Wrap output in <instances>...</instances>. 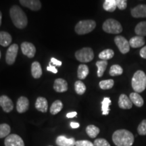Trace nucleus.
I'll list each match as a JSON object with an SVG mask.
<instances>
[{"mask_svg":"<svg viewBox=\"0 0 146 146\" xmlns=\"http://www.w3.org/2000/svg\"><path fill=\"white\" fill-rule=\"evenodd\" d=\"M118 106L124 110L131 109L133 107V103L127 96L125 94H121L118 100Z\"/></svg>","mask_w":146,"mask_h":146,"instance_id":"obj_14","label":"nucleus"},{"mask_svg":"<svg viewBox=\"0 0 146 146\" xmlns=\"http://www.w3.org/2000/svg\"><path fill=\"white\" fill-rule=\"evenodd\" d=\"M76 115H77V113H76V112H71L68 113V114H66V117L68 118H71L73 117H75Z\"/></svg>","mask_w":146,"mask_h":146,"instance_id":"obj_42","label":"nucleus"},{"mask_svg":"<svg viewBox=\"0 0 146 146\" xmlns=\"http://www.w3.org/2000/svg\"><path fill=\"white\" fill-rule=\"evenodd\" d=\"M114 81L112 79L104 80V81H102L100 82V87L104 90H106V89H112L114 86Z\"/></svg>","mask_w":146,"mask_h":146,"instance_id":"obj_34","label":"nucleus"},{"mask_svg":"<svg viewBox=\"0 0 146 146\" xmlns=\"http://www.w3.org/2000/svg\"><path fill=\"white\" fill-rule=\"evenodd\" d=\"M129 44L133 48H137L143 46L145 44V39L141 36H135L129 40Z\"/></svg>","mask_w":146,"mask_h":146,"instance_id":"obj_19","label":"nucleus"},{"mask_svg":"<svg viewBox=\"0 0 146 146\" xmlns=\"http://www.w3.org/2000/svg\"><path fill=\"white\" fill-rule=\"evenodd\" d=\"M74 89L77 94L83 95L86 91V86L82 81H77L74 83Z\"/></svg>","mask_w":146,"mask_h":146,"instance_id":"obj_32","label":"nucleus"},{"mask_svg":"<svg viewBox=\"0 0 146 146\" xmlns=\"http://www.w3.org/2000/svg\"><path fill=\"white\" fill-rule=\"evenodd\" d=\"M12 42V36L8 33L0 31V45L3 47H7Z\"/></svg>","mask_w":146,"mask_h":146,"instance_id":"obj_21","label":"nucleus"},{"mask_svg":"<svg viewBox=\"0 0 146 146\" xmlns=\"http://www.w3.org/2000/svg\"><path fill=\"white\" fill-rule=\"evenodd\" d=\"M114 56V51L112 50H110V49H107V50L102 51V52L100 53L99 58L102 60H108L113 58V56Z\"/></svg>","mask_w":146,"mask_h":146,"instance_id":"obj_30","label":"nucleus"},{"mask_svg":"<svg viewBox=\"0 0 146 146\" xmlns=\"http://www.w3.org/2000/svg\"><path fill=\"white\" fill-rule=\"evenodd\" d=\"M63 108V104L60 100H56L52 104L50 108V113L53 115L57 114Z\"/></svg>","mask_w":146,"mask_h":146,"instance_id":"obj_27","label":"nucleus"},{"mask_svg":"<svg viewBox=\"0 0 146 146\" xmlns=\"http://www.w3.org/2000/svg\"><path fill=\"white\" fill-rule=\"evenodd\" d=\"M115 44L118 47V50L122 54H125L130 50V44L129 42L123 36H116L114 38Z\"/></svg>","mask_w":146,"mask_h":146,"instance_id":"obj_7","label":"nucleus"},{"mask_svg":"<svg viewBox=\"0 0 146 146\" xmlns=\"http://www.w3.org/2000/svg\"><path fill=\"white\" fill-rule=\"evenodd\" d=\"M131 15L134 18H146V5H138L133 8Z\"/></svg>","mask_w":146,"mask_h":146,"instance_id":"obj_17","label":"nucleus"},{"mask_svg":"<svg viewBox=\"0 0 146 146\" xmlns=\"http://www.w3.org/2000/svg\"><path fill=\"white\" fill-rule=\"evenodd\" d=\"M129 98H130L131 101L132 102L133 104H135L137 107H141L143 106L144 101L142 97L140 96L138 93L134 92L131 93L129 96Z\"/></svg>","mask_w":146,"mask_h":146,"instance_id":"obj_20","label":"nucleus"},{"mask_svg":"<svg viewBox=\"0 0 146 146\" xmlns=\"http://www.w3.org/2000/svg\"><path fill=\"white\" fill-rule=\"evenodd\" d=\"M58 146H74L76 141L74 138H67L64 135L58 136L56 141Z\"/></svg>","mask_w":146,"mask_h":146,"instance_id":"obj_15","label":"nucleus"},{"mask_svg":"<svg viewBox=\"0 0 146 146\" xmlns=\"http://www.w3.org/2000/svg\"><path fill=\"white\" fill-rule=\"evenodd\" d=\"M123 72V69L120 65L114 64L111 66L110 69L109 73L110 75L112 76H116L118 75H121Z\"/></svg>","mask_w":146,"mask_h":146,"instance_id":"obj_31","label":"nucleus"},{"mask_svg":"<svg viewBox=\"0 0 146 146\" xmlns=\"http://www.w3.org/2000/svg\"><path fill=\"white\" fill-rule=\"evenodd\" d=\"M100 129L98 127H97L96 126L91 125L87 126L86 128V133L88 135L89 137H90L91 138H96L97 136L98 135V134L100 133Z\"/></svg>","mask_w":146,"mask_h":146,"instance_id":"obj_28","label":"nucleus"},{"mask_svg":"<svg viewBox=\"0 0 146 146\" xmlns=\"http://www.w3.org/2000/svg\"><path fill=\"white\" fill-rule=\"evenodd\" d=\"M112 141L116 146H131L134 143V136L129 131L120 129L113 133Z\"/></svg>","mask_w":146,"mask_h":146,"instance_id":"obj_1","label":"nucleus"},{"mask_svg":"<svg viewBox=\"0 0 146 146\" xmlns=\"http://www.w3.org/2000/svg\"><path fill=\"white\" fill-rule=\"evenodd\" d=\"M138 133L140 135H146V119L142 120L137 128Z\"/></svg>","mask_w":146,"mask_h":146,"instance_id":"obj_35","label":"nucleus"},{"mask_svg":"<svg viewBox=\"0 0 146 146\" xmlns=\"http://www.w3.org/2000/svg\"><path fill=\"white\" fill-rule=\"evenodd\" d=\"M103 8L108 12H114L117 8L116 0H105V2L103 4Z\"/></svg>","mask_w":146,"mask_h":146,"instance_id":"obj_25","label":"nucleus"},{"mask_svg":"<svg viewBox=\"0 0 146 146\" xmlns=\"http://www.w3.org/2000/svg\"><path fill=\"white\" fill-rule=\"evenodd\" d=\"M135 32L138 36H146V21H143L137 25L135 28Z\"/></svg>","mask_w":146,"mask_h":146,"instance_id":"obj_26","label":"nucleus"},{"mask_svg":"<svg viewBox=\"0 0 146 146\" xmlns=\"http://www.w3.org/2000/svg\"><path fill=\"white\" fill-rule=\"evenodd\" d=\"M139 55L142 58L146 59V45L141 49V50L139 52Z\"/></svg>","mask_w":146,"mask_h":146,"instance_id":"obj_40","label":"nucleus"},{"mask_svg":"<svg viewBox=\"0 0 146 146\" xmlns=\"http://www.w3.org/2000/svg\"><path fill=\"white\" fill-rule=\"evenodd\" d=\"M29 108V101L26 97L21 96L18 98L16 104V110L18 112L24 113L28 110Z\"/></svg>","mask_w":146,"mask_h":146,"instance_id":"obj_13","label":"nucleus"},{"mask_svg":"<svg viewBox=\"0 0 146 146\" xmlns=\"http://www.w3.org/2000/svg\"><path fill=\"white\" fill-rule=\"evenodd\" d=\"M10 127L8 124H1L0 125V138L8 137L10 133Z\"/></svg>","mask_w":146,"mask_h":146,"instance_id":"obj_33","label":"nucleus"},{"mask_svg":"<svg viewBox=\"0 0 146 146\" xmlns=\"http://www.w3.org/2000/svg\"><path fill=\"white\" fill-rule=\"evenodd\" d=\"M96 66L98 67V72H97L98 76V77H102L103 76L105 70H106V67L108 66L107 60H100V61H98L96 62Z\"/></svg>","mask_w":146,"mask_h":146,"instance_id":"obj_23","label":"nucleus"},{"mask_svg":"<svg viewBox=\"0 0 146 146\" xmlns=\"http://www.w3.org/2000/svg\"><path fill=\"white\" fill-rule=\"evenodd\" d=\"M0 58H1V52H0Z\"/></svg>","mask_w":146,"mask_h":146,"instance_id":"obj_45","label":"nucleus"},{"mask_svg":"<svg viewBox=\"0 0 146 146\" xmlns=\"http://www.w3.org/2000/svg\"><path fill=\"white\" fill-rule=\"evenodd\" d=\"M31 74L33 77L35 78H39L42 75V69L39 62H34L31 66Z\"/></svg>","mask_w":146,"mask_h":146,"instance_id":"obj_22","label":"nucleus"},{"mask_svg":"<svg viewBox=\"0 0 146 146\" xmlns=\"http://www.w3.org/2000/svg\"><path fill=\"white\" fill-rule=\"evenodd\" d=\"M131 85L136 93H141L146 88V74L142 70L135 73L131 81Z\"/></svg>","mask_w":146,"mask_h":146,"instance_id":"obj_3","label":"nucleus"},{"mask_svg":"<svg viewBox=\"0 0 146 146\" xmlns=\"http://www.w3.org/2000/svg\"><path fill=\"white\" fill-rule=\"evenodd\" d=\"M51 62L54 64L55 66H62V62L60 61V60H58L57 59L54 58H51Z\"/></svg>","mask_w":146,"mask_h":146,"instance_id":"obj_41","label":"nucleus"},{"mask_svg":"<svg viewBox=\"0 0 146 146\" xmlns=\"http://www.w3.org/2000/svg\"><path fill=\"white\" fill-rule=\"evenodd\" d=\"M18 52V45L17 44H13L9 47L7 51L6 56H5V60L9 65L13 64L15 62L16 56H17Z\"/></svg>","mask_w":146,"mask_h":146,"instance_id":"obj_9","label":"nucleus"},{"mask_svg":"<svg viewBox=\"0 0 146 146\" xmlns=\"http://www.w3.org/2000/svg\"><path fill=\"white\" fill-rule=\"evenodd\" d=\"M5 146H25V143L21 137L16 134L9 135L4 141Z\"/></svg>","mask_w":146,"mask_h":146,"instance_id":"obj_8","label":"nucleus"},{"mask_svg":"<svg viewBox=\"0 0 146 146\" xmlns=\"http://www.w3.org/2000/svg\"><path fill=\"white\" fill-rule=\"evenodd\" d=\"M21 50L24 55L28 58H33L36 53V48L35 45L29 42H24L21 44Z\"/></svg>","mask_w":146,"mask_h":146,"instance_id":"obj_10","label":"nucleus"},{"mask_svg":"<svg viewBox=\"0 0 146 146\" xmlns=\"http://www.w3.org/2000/svg\"><path fill=\"white\" fill-rule=\"evenodd\" d=\"M54 89L57 92H65L68 90V83L63 78H57L54 81Z\"/></svg>","mask_w":146,"mask_h":146,"instance_id":"obj_16","label":"nucleus"},{"mask_svg":"<svg viewBox=\"0 0 146 146\" xmlns=\"http://www.w3.org/2000/svg\"><path fill=\"white\" fill-rule=\"evenodd\" d=\"M0 106L2 108L4 112H10L14 108V104L12 100L6 96H1L0 97Z\"/></svg>","mask_w":146,"mask_h":146,"instance_id":"obj_11","label":"nucleus"},{"mask_svg":"<svg viewBox=\"0 0 146 146\" xmlns=\"http://www.w3.org/2000/svg\"><path fill=\"white\" fill-rule=\"evenodd\" d=\"M94 146H110L105 139H97L94 141Z\"/></svg>","mask_w":146,"mask_h":146,"instance_id":"obj_36","label":"nucleus"},{"mask_svg":"<svg viewBox=\"0 0 146 146\" xmlns=\"http://www.w3.org/2000/svg\"><path fill=\"white\" fill-rule=\"evenodd\" d=\"M89 70L87 65L81 64L78 68L77 76L79 79H85L89 74Z\"/></svg>","mask_w":146,"mask_h":146,"instance_id":"obj_24","label":"nucleus"},{"mask_svg":"<svg viewBox=\"0 0 146 146\" xmlns=\"http://www.w3.org/2000/svg\"><path fill=\"white\" fill-rule=\"evenodd\" d=\"M102 29L107 33L119 34L123 31V27L119 22L116 20L110 18L103 24Z\"/></svg>","mask_w":146,"mask_h":146,"instance_id":"obj_5","label":"nucleus"},{"mask_svg":"<svg viewBox=\"0 0 146 146\" xmlns=\"http://www.w3.org/2000/svg\"><path fill=\"white\" fill-rule=\"evenodd\" d=\"M22 5L27 7L31 10L38 11L41 8L40 0H19Z\"/></svg>","mask_w":146,"mask_h":146,"instance_id":"obj_12","label":"nucleus"},{"mask_svg":"<svg viewBox=\"0 0 146 146\" xmlns=\"http://www.w3.org/2000/svg\"><path fill=\"white\" fill-rule=\"evenodd\" d=\"M47 70L48 71H50V72H53V73H57L58 72V70L56 68L55 66H52V62H50L48 66L47 67Z\"/></svg>","mask_w":146,"mask_h":146,"instance_id":"obj_39","label":"nucleus"},{"mask_svg":"<svg viewBox=\"0 0 146 146\" xmlns=\"http://www.w3.org/2000/svg\"><path fill=\"white\" fill-rule=\"evenodd\" d=\"M75 58L81 62H89L94 58V51L90 47H84L75 53Z\"/></svg>","mask_w":146,"mask_h":146,"instance_id":"obj_6","label":"nucleus"},{"mask_svg":"<svg viewBox=\"0 0 146 146\" xmlns=\"http://www.w3.org/2000/svg\"><path fill=\"white\" fill-rule=\"evenodd\" d=\"M35 108L39 112H46L48 108V103L47 100L43 97H39L36 100Z\"/></svg>","mask_w":146,"mask_h":146,"instance_id":"obj_18","label":"nucleus"},{"mask_svg":"<svg viewBox=\"0 0 146 146\" xmlns=\"http://www.w3.org/2000/svg\"><path fill=\"white\" fill-rule=\"evenodd\" d=\"M96 27V22L93 20L79 21L75 27V32L78 35H85L91 33Z\"/></svg>","mask_w":146,"mask_h":146,"instance_id":"obj_4","label":"nucleus"},{"mask_svg":"<svg viewBox=\"0 0 146 146\" xmlns=\"http://www.w3.org/2000/svg\"><path fill=\"white\" fill-rule=\"evenodd\" d=\"M75 146H94V143L87 140H81L76 141Z\"/></svg>","mask_w":146,"mask_h":146,"instance_id":"obj_38","label":"nucleus"},{"mask_svg":"<svg viewBox=\"0 0 146 146\" xmlns=\"http://www.w3.org/2000/svg\"><path fill=\"white\" fill-rule=\"evenodd\" d=\"M1 19H2V14L0 12V26H1Z\"/></svg>","mask_w":146,"mask_h":146,"instance_id":"obj_44","label":"nucleus"},{"mask_svg":"<svg viewBox=\"0 0 146 146\" xmlns=\"http://www.w3.org/2000/svg\"><path fill=\"white\" fill-rule=\"evenodd\" d=\"M70 127L72 129H77V128L80 127V124L78 123H75V122H71Z\"/></svg>","mask_w":146,"mask_h":146,"instance_id":"obj_43","label":"nucleus"},{"mask_svg":"<svg viewBox=\"0 0 146 146\" xmlns=\"http://www.w3.org/2000/svg\"><path fill=\"white\" fill-rule=\"evenodd\" d=\"M111 104V100L110 98H104L102 102V114L108 115L110 112V106Z\"/></svg>","mask_w":146,"mask_h":146,"instance_id":"obj_29","label":"nucleus"},{"mask_svg":"<svg viewBox=\"0 0 146 146\" xmlns=\"http://www.w3.org/2000/svg\"><path fill=\"white\" fill-rule=\"evenodd\" d=\"M10 15L12 23L18 29H24L27 27L28 20L24 11L18 5H14L10 8Z\"/></svg>","mask_w":146,"mask_h":146,"instance_id":"obj_2","label":"nucleus"},{"mask_svg":"<svg viewBox=\"0 0 146 146\" xmlns=\"http://www.w3.org/2000/svg\"><path fill=\"white\" fill-rule=\"evenodd\" d=\"M117 8L120 10H125L127 7V0H116Z\"/></svg>","mask_w":146,"mask_h":146,"instance_id":"obj_37","label":"nucleus"}]
</instances>
